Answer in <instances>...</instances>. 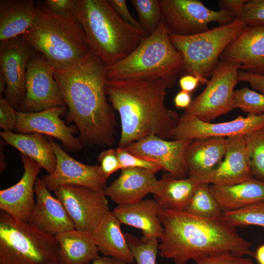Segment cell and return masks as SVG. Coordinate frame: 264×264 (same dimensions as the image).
<instances>
[{"label":"cell","mask_w":264,"mask_h":264,"mask_svg":"<svg viewBox=\"0 0 264 264\" xmlns=\"http://www.w3.org/2000/svg\"><path fill=\"white\" fill-rule=\"evenodd\" d=\"M106 66L92 51L85 59L61 71L54 70L68 111L86 145L110 147L114 143L116 120L106 93Z\"/></svg>","instance_id":"obj_1"},{"label":"cell","mask_w":264,"mask_h":264,"mask_svg":"<svg viewBox=\"0 0 264 264\" xmlns=\"http://www.w3.org/2000/svg\"><path fill=\"white\" fill-rule=\"evenodd\" d=\"M163 232L158 254L175 264H187L201 258L229 253L255 258L252 243L240 236L236 227L221 216L202 218L183 211L161 210Z\"/></svg>","instance_id":"obj_2"},{"label":"cell","mask_w":264,"mask_h":264,"mask_svg":"<svg viewBox=\"0 0 264 264\" xmlns=\"http://www.w3.org/2000/svg\"><path fill=\"white\" fill-rule=\"evenodd\" d=\"M168 88L166 81L160 78L106 80L108 100L121 120L119 147L152 135L172 138L180 116L165 106Z\"/></svg>","instance_id":"obj_3"},{"label":"cell","mask_w":264,"mask_h":264,"mask_svg":"<svg viewBox=\"0 0 264 264\" xmlns=\"http://www.w3.org/2000/svg\"><path fill=\"white\" fill-rule=\"evenodd\" d=\"M73 16L91 50L106 67L128 56L148 36L124 21L108 0H76Z\"/></svg>","instance_id":"obj_4"},{"label":"cell","mask_w":264,"mask_h":264,"mask_svg":"<svg viewBox=\"0 0 264 264\" xmlns=\"http://www.w3.org/2000/svg\"><path fill=\"white\" fill-rule=\"evenodd\" d=\"M22 36L54 71L74 65L92 52L74 16L56 14L44 2L37 4L34 22Z\"/></svg>","instance_id":"obj_5"},{"label":"cell","mask_w":264,"mask_h":264,"mask_svg":"<svg viewBox=\"0 0 264 264\" xmlns=\"http://www.w3.org/2000/svg\"><path fill=\"white\" fill-rule=\"evenodd\" d=\"M183 57L174 46L163 22L152 35L144 38L128 56L106 67L108 81L162 79L169 88L175 85L183 69Z\"/></svg>","instance_id":"obj_6"},{"label":"cell","mask_w":264,"mask_h":264,"mask_svg":"<svg viewBox=\"0 0 264 264\" xmlns=\"http://www.w3.org/2000/svg\"><path fill=\"white\" fill-rule=\"evenodd\" d=\"M0 264H60L55 236L0 211Z\"/></svg>","instance_id":"obj_7"},{"label":"cell","mask_w":264,"mask_h":264,"mask_svg":"<svg viewBox=\"0 0 264 264\" xmlns=\"http://www.w3.org/2000/svg\"><path fill=\"white\" fill-rule=\"evenodd\" d=\"M247 26L236 18L228 24L194 35L183 36L169 33L171 42L183 55L182 72L198 77L200 84L206 85L224 49Z\"/></svg>","instance_id":"obj_8"},{"label":"cell","mask_w":264,"mask_h":264,"mask_svg":"<svg viewBox=\"0 0 264 264\" xmlns=\"http://www.w3.org/2000/svg\"><path fill=\"white\" fill-rule=\"evenodd\" d=\"M241 65L220 61L205 89L185 110L184 113L210 122L232 110L234 88Z\"/></svg>","instance_id":"obj_9"},{"label":"cell","mask_w":264,"mask_h":264,"mask_svg":"<svg viewBox=\"0 0 264 264\" xmlns=\"http://www.w3.org/2000/svg\"><path fill=\"white\" fill-rule=\"evenodd\" d=\"M162 22L168 32L179 36H191L209 30L208 24L217 22L228 24L235 18L228 12L215 11L199 0H160Z\"/></svg>","instance_id":"obj_10"},{"label":"cell","mask_w":264,"mask_h":264,"mask_svg":"<svg viewBox=\"0 0 264 264\" xmlns=\"http://www.w3.org/2000/svg\"><path fill=\"white\" fill-rule=\"evenodd\" d=\"M64 205L75 229L91 234L110 210L104 190L94 191L74 185H64L53 191Z\"/></svg>","instance_id":"obj_11"},{"label":"cell","mask_w":264,"mask_h":264,"mask_svg":"<svg viewBox=\"0 0 264 264\" xmlns=\"http://www.w3.org/2000/svg\"><path fill=\"white\" fill-rule=\"evenodd\" d=\"M26 93L19 111L36 112L55 107H66L54 70L39 53L29 61L26 68Z\"/></svg>","instance_id":"obj_12"},{"label":"cell","mask_w":264,"mask_h":264,"mask_svg":"<svg viewBox=\"0 0 264 264\" xmlns=\"http://www.w3.org/2000/svg\"><path fill=\"white\" fill-rule=\"evenodd\" d=\"M36 53L22 35L0 43V71L7 84L4 98L17 111L25 96L27 64Z\"/></svg>","instance_id":"obj_13"},{"label":"cell","mask_w":264,"mask_h":264,"mask_svg":"<svg viewBox=\"0 0 264 264\" xmlns=\"http://www.w3.org/2000/svg\"><path fill=\"white\" fill-rule=\"evenodd\" d=\"M193 140L169 141L152 135L125 147L129 153L159 165L177 178L188 177L186 151Z\"/></svg>","instance_id":"obj_14"},{"label":"cell","mask_w":264,"mask_h":264,"mask_svg":"<svg viewBox=\"0 0 264 264\" xmlns=\"http://www.w3.org/2000/svg\"><path fill=\"white\" fill-rule=\"evenodd\" d=\"M47 138L56 158L54 171L42 178L50 191L64 185L82 186L94 191L104 190L108 178L100 165H88L74 159L51 137Z\"/></svg>","instance_id":"obj_15"},{"label":"cell","mask_w":264,"mask_h":264,"mask_svg":"<svg viewBox=\"0 0 264 264\" xmlns=\"http://www.w3.org/2000/svg\"><path fill=\"white\" fill-rule=\"evenodd\" d=\"M263 126L264 114L259 115L248 114L246 117L239 116L228 122L211 123L184 113L180 116L172 138L174 140H194L209 137L227 138L244 135Z\"/></svg>","instance_id":"obj_16"},{"label":"cell","mask_w":264,"mask_h":264,"mask_svg":"<svg viewBox=\"0 0 264 264\" xmlns=\"http://www.w3.org/2000/svg\"><path fill=\"white\" fill-rule=\"evenodd\" d=\"M66 107H55L36 112L18 111L16 131L18 133H38L54 137L72 152L81 150L84 144L74 136L78 131L74 126H68L61 118Z\"/></svg>","instance_id":"obj_17"},{"label":"cell","mask_w":264,"mask_h":264,"mask_svg":"<svg viewBox=\"0 0 264 264\" xmlns=\"http://www.w3.org/2000/svg\"><path fill=\"white\" fill-rule=\"evenodd\" d=\"M20 155L23 174L16 184L0 190V209L18 220L28 222L35 203V184L42 167L28 156Z\"/></svg>","instance_id":"obj_18"},{"label":"cell","mask_w":264,"mask_h":264,"mask_svg":"<svg viewBox=\"0 0 264 264\" xmlns=\"http://www.w3.org/2000/svg\"><path fill=\"white\" fill-rule=\"evenodd\" d=\"M226 138L209 137L195 139L188 146L185 160L188 177L197 184H210L225 153Z\"/></svg>","instance_id":"obj_19"},{"label":"cell","mask_w":264,"mask_h":264,"mask_svg":"<svg viewBox=\"0 0 264 264\" xmlns=\"http://www.w3.org/2000/svg\"><path fill=\"white\" fill-rule=\"evenodd\" d=\"M35 203L28 222L47 234H56L75 229L64 205L53 197L42 178L35 184Z\"/></svg>","instance_id":"obj_20"},{"label":"cell","mask_w":264,"mask_h":264,"mask_svg":"<svg viewBox=\"0 0 264 264\" xmlns=\"http://www.w3.org/2000/svg\"><path fill=\"white\" fill-rule=\"evenodd\" d=\"M220 58L240 64L241 70L264 73V27L247 26L227 46Z\"/></svg>","instance_id":"obj_21"},{"label":"cell","mask_w":264,"mask_h":264,"mask_svg":"<svg viewBox=\"0 0 264 264\" xmlns=\"http://www.w3.org/2000/svg\"><path fill=\"white\" fill-rule=\"evenodd\" d=\"M155 174L139 168L121 169L119 176L104 189L105 194L117 205L141 201L146 195L157 190L159 180Z\"/></svg>","instance_id":"obj_22"},{"label":"cell","mask_w":264,"mask_h":264,"mask_svg":"<svg viewBox=\"0 0 264 264\" xmlns=\"http://www.w3.org/2000/svg\"><path fill=\"white\" fill-rule=\"evenodd\" d=\"M254 178L243 135L226 138L224 158L214 173L210 184L232 185Z\"/></svg>","instance_id":"obj_23"},{"label":"cell","mask_w":264,"mask_h":264,"mask_svg":"<svg viewBox=\"0 0 264 264\" xmlns=\"http://www.w3.org/2000/svg\"><path fill=\"white\" fill-rule=\"evenodd\" d=\"M161 209L154 199L117 205L112 211L121 224L140 229L143 236L159 239L163 227L159 219Z\"/></svg>","instance_id":"obj_24"},{"label":"cell","mask_w":264,"mask_h":264,"mask_svg":"<svg viewBox=\"0 0 264 264\" xmlns=\"http://www.w3.org/2000/svg\"><path fill=\"white\" fill-rule=\"evenodd\" d=\"M99 252L125 264L134 258L121 229V223L111 211L108 212L91 233Z\"/></svg>","instance_id":"obj_25"},{"label":"cell","mask_w":264,"mask_h":264,"mask_svg":"<svg viewBox=\"0 0 264 264\" xmlns=\"http://www.w3.org/2000/svg\"><path fill=\"white\" fill-rule=\"evenodd\" d=\"M36 8L33 0H0V42L22 35L33 24Z\"/></svg>","instance_id":"obj_26"},{"label":"cell","mask_w":264,"mask_h":264,"mask_svg":"<svg viewBox=\"0 0 264 264\" xmlns=\"http://www.w3.org/2000/svg\"><path fill=\"white\" fill-rule=\"evenodd\" d=\"M209 188L222 213L264 201V181L255 178L232 185L211 184Z\"/></svg>","instance_id":"obj_27"},{"label":"cell","mask_w":264,"mask_h":264,"mask_svg":"<svg viewBox=\"0 0 264 264\" xmlns=\"http://www.w3.org/2000/svg\"><path fill=\"white\" fill-rule=\"evenodd\" d=\"M0 137L6 144L10 145L39 163L48 174L56 166V158L51 143L42 134H22L0 132Z\"/></svg>","instance_id":"obj_28"},{"label":"cell","mask_w":264,"mask_h":264,"mask_svg":"<svg viewBox=\"0 0 264 264\" xmlns=\"http://www.w3.org/2000/svg\"><path fill=\"white\" fill-rule=\"evenodd\" d=\"M60 264H89L100 257L91 234L76 229L56 234Z\"/></svg>","instance_id":"obj_29"},{"label":"cell","mask_w":264,"mask_h":264,"mask_svg":"<svg viewBox=\"0 0 264 264\" xmlns=\"http://www.w3.org/2000/svg\"><path fill=\"white\" fill-rule=\"evenodd\" d=\"M197 184L189 177L177 178L167 173L159 180L154 199L162 210L184 211Z\"/></svg>","instance_id":"obj_30"},{"label":"cell","mask_w":264,"mask_h":264,"mask_svg":"<svg viewBox=\"0 0 264 264\" xmlns=\"http://www.w3.org/2000/svg\"><path fill=\"white\" fill-rule=\"evenodd\" d=\"M184 212L202 218L220 217L222 212L207 184H198Z\"/></svg>","instance_id":"obj_31"},{"label":"cell","mask_w":264,"mask_h":264,"mask_svg":"<svg viewBox=\"0 0 264 264\" xmlns=\"http://www.w3.org/2000/svg\"><path fill=\"white\" fill-rule=\"evenodd\" d=\"M243 136L253 177L264 181V126Z\"/></svg>","instance_id":"obj_32"},{"label":"cell","mask_w":264,"mask_h":264,"mask_svg":"<svg viewBox=\"0 0 264 264\" xmlns=\"http://www.w3.org/2000/svg\"><path fill=\"white\" fill-rule=\"evenodd\" d=\"M135 9L140 27L148 36L158 29L162 22V11L160 0H132Z\"/></svg>","instance_id":"obj_33"},{"label":"cell","mask_w":264,"mask_h":264,"mask_svg":"<svg viewBox=\"0 0 264 264\" xmlns=\"http://www.w3.org/2000/svg\"><path fill=\"white\" fill-rule=\"evenodd\" d=\"M222 217L236 227L250 225L264 227V201L240 209L223 212Z\"/></svg>","instance_id":"obj_34"},{"label":"cell","mask_w":264,"mask_h":264,"mask_svg":"<svg viewBox=\"0 0 264 264\" xmlns=\"http://www.w3.org/2000/svg\"><path fill=\"white\" fill-rule=\"evenodd\" d=\"M124 235L136 264H156L158 239L142 236L139 239L129 233Z\"/></svg>","instance_id":"obj_35"},{"label":"cell","mask_w":264,"mask_h":264,"mask_svg":"<svg viewBox=\"0 0 264 264\" xmlns=\"http://www.w3.org/2000/svg\"><path fill=\"white\" fill-rule=\"evenodd\" d=\"M233 108H239L248 114H264V94L257 92L247 87L235 90Z\"/></svg>","instance_id":"obj_36"},{"label":"cell","mask_w":264,"mask_h":264,"mask_svg":"<svg viewBox=\"0 0 264 264\" xmlns=\"http://www.w3.org/2000/svg\"><path fill=\"white\" fill-rule=\"evenodd\" d=\"M249 27H264V0H248L238 18Z\"/></svg>","instance_id":"obj_37"},{"label":"cell","mask_w":264,"mask_h":264,"mask_svg":"<svg viewBox=\"0 0 264 264\" xmlns=\"http://www.w3.org/2000/svg\"><path fill=\"white\" fill-rule=\"evenodd\" d=\"M121 170L128 168H139L151 171L154 173L162 168L152 162L144 160L127 152L124 147H119L116 149Z\"/></svg>","instance_id":"obj_38"},{"label":"cell","mask_w":264,"mask_h":264,"mask_svg":"<svg viewBox=\"0 0 264 264\" xmlns=\"http://www.w3.org/2000/svg\"><path fill=\"white\" fill-rule=\"evenodd\" d=\"M18 111L3 97L0 98V128L4 132L16 130Z\"/></svg>","instance_id":"obj_39"},{"label":"cell","mask_w":264,"mask_h":264,"mask_svg":"<svg viewBox=\"0 0 264 264\" xmlns=\"http://www.w3.org/2000/svg\"><path fill=\"white\" fill-rule=\"evenodd\" d=\"M196 264H253V260L244 256H237L229 253L201 258Z\"/></svg>","instance_id":"obj_40"},{"label":"cell","mask_w":264,"mask_h":264,"mask_svg":"<svg viewBox=\"0 0 264 264\" xmlns=\"http://www.w3.org/2000/svg\"><path fill=\"white\" fill-rule=\"evenodd\" d=\"M98 160L103 172L108 178L121 169L116 150L111 148L103 151L99 155Z\"/></svg>","instance_id":"obj_41"},{"label":"cell","mask_w":264,"mask_h":264,"mask_svg":"<svg viewBox=\"0 0 264 264\" xmlns=\"http://www.w3.org/2000/svg\"><path fill=\"white\" fill-rule=\"evenodd\" d=\"M44 3L53 13L59 15H73L76 0H45Z\"/></svg>","instance_id":"obj_42"},{"label":"cell","mask_w":264,"mask_h":264,"mask_svg":"<svg viewBox=\"0 0 264 264\" xmlns=\"http://www.w3.org/2000/svg\"><path fill=\"white\" fill-rule=\"evenodd\" d=\"M238 81L248 83L253 89L264 94V73L257 74L245 71L239 72Z\"/></svg>","instance_id":"obj_43"},{"label":"cell","mask_w":264,"mask_h":264,"mask_svg":"<svg viewBox=\"0 0 264 264\" xmlns=\"http://www.w3.org/2000/svg\"><path fill=\"white\" fill-rule=\"evenodd\" d=\"M108 1L124 21L137 28L142 29L138 21L130 13L125 0H108Z\"/></svg>","instance_id":"obj_44"},{"label":"cell","mask_w":264,"mask_h":264,"mask_svg":"<svg viewBox=\"0 0 264 264\" xmlns=\"http://www.w3.org/2000/svg\"><path fill=\"white\" fill-rule=\"evenodd\" d=\"M246 1V0H220L219 1V5L220 9L228 12L236 19L239 18L242 7Z\"/></svg>","instance_id":"obj_45"},{"label":"cell","mask_w":264,"mask_h":264,"mask_svg":"<svg viewBox=\"0 0 264 264\" xmlns=\"http://www.w3.org/2000/svg\"><path fill=\"white\" fill-rule=\"evenodd\" d=\"M199 83L200 81L198 77L190 74L181 76L179 80L181 90L188 93L193 91Z\"/></svg>","instance_id":"obj_46"},{"label":"cell","mask_w":264,"mask_h":264,"mask_svg":"<svg viewBox=\"0 0 264 264\" xmlns=\"http://www.w3.org/2000/svg\"><path fill=\"white\" fill-rule=\"evenodd\" d=\"M192 101L190 93L182 90L177 93L174 98L176 107L185 109L190 106Z\"/></svg>","instance_id":"obj_47"},{"label":"cell","mask_w":264,"mask_h":264,"mask_svg":"<svg viewBox=\"0 0 264 264\" xmlns=\"http://www.w3.org/2000/svg\"><path fill=\"white\" fill-rule=\"evenodd\" d=\"M89 264H126L122 261L116 259L103 256L94 260Z\"/></svg>","instance_id":"obj_48"},{"label":"cell","mask_w":264,"mask_h":264,"mask_svg":"<svg viewBox=\"0 0 264 264\" xmlns=\"http://www.w3.org/2000/svg\"><path fill=\"white\" fill-rule=\"evenodd\" d=\"M255 259L259 264H264V244L257 248L255 252Z\"/></svg>","instance_id":"obj_49"},{"label":"cell","mask_w":264,"mask_h":264,"mask_svg":"<svg viewBox=\"0 0 264 264\" xmlns=\"http://www.w3.org/2000/svg\"><path fill=\"white\" fill-rule=\"evenodd\" d=\"M7 84L6 81L2 73L0 71V95L4 93L6 88Z\"/></svg>","instance_id":"obj_50"}]
</instances>
